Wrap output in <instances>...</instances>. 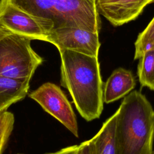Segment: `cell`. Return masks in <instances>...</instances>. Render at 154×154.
<instances>
[{
	"label": "cell",
	"mask_w": 154,
	"mask_h": 154,
	"mask_svg": "<svg viewBox=\"0 0 154 154\" xmlns=\"http://www.w3.org/2000/svg\"><path fill=\"white\" fill-rule=\"evenodd\" d=\"M56 153V152H49V153H43V154H55Z\"/></svg>",
	"instance_id": "ac0fdd59"
},
{
	"label": "cell",
	"mask_w": 154,
	"mask_h": 154,
	"mask_svg": "<svg viewBox=\"0 0 154 154\" xmlns=\"http://www.w3.org/2000/svg\"><path fill=\"white\" fill-rule=\"evenodd\" d=\"M31 41L11 32L0 40V76L30 81L43 61L32 48Z\"/></svg>",
	"instance_id": "3957f363"
},
{
	"label": "cell",
	"mask_w": 154,
	"mask_h": 154,
	"mask_svg": "<svg viewBox=\"0 0 154 154\" xmlns=\"http://www.w3.org/2000/svg\"><path fill=\"white\" fill-rule=\"evenodd\" d=\"M47 42L55 46L58 50L68 49L96 57H98L100 46L99 33L74 27L52 29Z\"/></svg>",
	"instance_id": "52a82bcc"
},
{
	"label": "cell",
	"mask_w": 154,
	"mask_h": 154,
	"mask_svg": "<svg viewBox=\"0 0 154 154\" xmlns=\"http://www.w3.org/2000/svg\"><path fill=\"white\" fill-rule=\"evenodd\" d=\"M42 108L63 125L76 137H79L76 115L62 90L52 82H45L28 94Z\"/></svg>",
	"instance_id": "5b68a950"
},
{
	"label": "cell",
	"mask_w": 154,
	"mask_h": 154,
	"mask_svg": "<svg viewBox=\"0 0 154 154\" xmlns=\"http://www.w3.org/2000/svg\"><path fill=\"white\" fill-rule=\"evenodd\" d=\"M75 154H94V145L92 139L83 141L79 144Z\"/></svg>",
	"instance_id": "9a60e30c"
},
{
	"label": "cell",
	"mask_w": 154,
	"mask_h": 154,
	"mask_svg": "<svg viewBox=\"0 0 154 154\" xmlns=\"http://www.w3.org/2000/svg\"><path fill=\"white\" fill-rule=\"evenodd\" d=\"M29 81L0 76V113L23 99L29 88Z\"/></svg>",
	"instance_id": "30bf717a"
},
{
	"label": "cell",
	"mask_w": 154,
	"mask_h": 154,
	"mask_svg": "<svg viewBox=\"0 0 154 154\" xmlns=\"http://www.w3.org/2000/svg\"><path fill=\"white\" fill-rule=\"evenodd\" d=\"M138 60L137 75L141 87L154 91V49L145 52Z\"/></svg>",
	"instance_id": "7c38bea8"
},
{
	"label": "cell",
	"mask_w": 154,
	"mask_h": 154,
	"mask_svg": "<svg viewBox=\"0 0 154 154\" xmlns=\"http://www.w3.org/2000/svg\"><path fill=\"white\" fill-rule=\"evenodd\" d=\"M152 154H154V150L153 151V153H152Z\"/></svg>",
	"instance_id": "d6986e66"
},
{
	"label": "cell",
	"mask_w": 154,
	"mask_h": 154,
	"mask_svg": "<svg viewBox=\"0 0 154 154\" xmlns=\"http://www.w3.org/2000/svg\"><path fill=\"white\" fill-rule=\"evenodd\" d=\"M60 83L69 92L78 112L87 122L99 119L103 109L98 57L68 49L58 50Z\"/></svg>",
	"instance_id": "6da1fadb"
},
{
	"label": "cell",
	"mask_w": 154,
	"mask_h": 154,
	"mask_svg": "<svg viewBox=\"0 0 154 154\" xmlns=\"http://www.w3.org/2000/svg\"><path fill=\"white\" fill-rule=\"evenodd\" d=\"M0 26L32 40L47 42L51 29L42 20L22 11L8 0H0Z\"/></svg>",
	"instance_id": "8992f818"
},
{
	"label": "cell",
	"mask_w": 154,
	"mask_h": 154,
	"mask_svg": "<svg viewBox=\"0 0 154 154\" xmlns=\"http://www.w3.org/2000/svg\"><path fill=\"white\" fill-rule=\"evenodd\" d=\"M154 0H96L97 11L114 26L135 20Z\"/></svg>",
	"instance_id": "ba28073f"
},
{
	"label": "cell",
	"mask_w": 154,
	"mask_h": 154,
	"mask_svg": "<svg viewBox=\"0 0 154 154\" xmlns=\"http://www.w3.org/2000/svg\"><path fill=\"white\" fill-rule=\"evenodd\" d=\"M154 49V17L140 32L135 42L134 60L139 59L146 51Z\"/></svg>",
	"instance_id": "4fadbf2b"
},
{
	"label": "cell",
	"mask_w": 154,
	"mask_h": 154,
	"mask_svg": "<svg viewBox=\"0 0 154 154\" xmlns=\"http://www.w3.org/2000/svg\"><path fill=\"white\" fill-rule=\"evenodd\" d=\"M135 79L131 71L119 67L106 79L103 87V99L110 103L128 94L135 87Z\"/></svg>",
	"instance_id": "9c48e42d"
},
{
	"label": "cell",
	"mask_w": 154,
	"mask_h": 154,
	"mask_svg": "<svg viewBox=\"0 0 154 154\" xmlns=\"http://www.w3.org/2000/svg\"><path fill=\"white\" fill-rule=\"evenodd\" d=\"M78 148V145H73L68 146L63 148L58 151H57L55 154H75Z\"/></svg>",
	"instance_id": "2e32d148"
},
{
	"label": "cell",
	"mask_w": 154,
	"mask_h": 154,
	"mask_svg": "<svg viewBox=\"0 0 154 154\" xmlns=\"http://www.w3.org/2000/svg\"><path fill=\"white\" fill-rule=\"evenodd\" d=\"M116 136L119 154H152L154 109L146 96L134 90L117 109Z\"/></svg>",
	"instance_id": "7a4b0ae2"
},
{
	"label": "cell",
	"mask_w": 154,
	"mask_h": 154,
	"mask_svg": "<svg viewBox=\"0 0 154 154\" xmlns=\"http://www.w3.org/2000/svg\"><path fill=\"white\" fill-rule=\"evenodd\" d=\"M9 32H9L8 31L6 30L5 29H4V28H2V26H0V40L2 37H4L5 35L8 34Z\"/></svg>",
	"instance_id": "e0dca14e"
},
{
	"label": "cell",
	"mask_w": 154,
	"mask_h": 154,
	"mask_svg": "<svg viewBox=\"0 0 154 154\" xmlns=\"http://www.w3.org/2000/svg\"><path fill=\"white\" fill-rule=\"evenodd\" d=\"M117 115L118 110L103 123L100 130L91 138L94 154H119L116 136Z\"/></svg>",
	"instance_id": "8fae6325"
},
{
	"label": "cell",
	"mask_w": 154,
	"mask_h": 154,
	"mask_svg": "<svg viewBox=\"0 0 154 154\" xmlns=\"http://www.w3.org/2000/svg\"><path fill=\"white\" fill-rule=\"evenodd\" d=\"M14 117L11 112L5 111L0 113V154H2L5 146L13 131Z\"/></svg>",
	"instance_id": "5bb4252c"
},
{
	"label": "cell",
	"mask_w": 154,
	"mask_h": 154,
	"mask_svg": "<svg viewBox=\"0 0 154 154\" xmlns=\"http://www.w3.org/2000/svg\"><path fill=\"white\" fill-rule=\"evenodd\" d=\"M63 27H74L99 33L101 22L96 0H60L53 29Z\"/></svg>",
	"instance_id": "277c9868"
}]
</instances>
